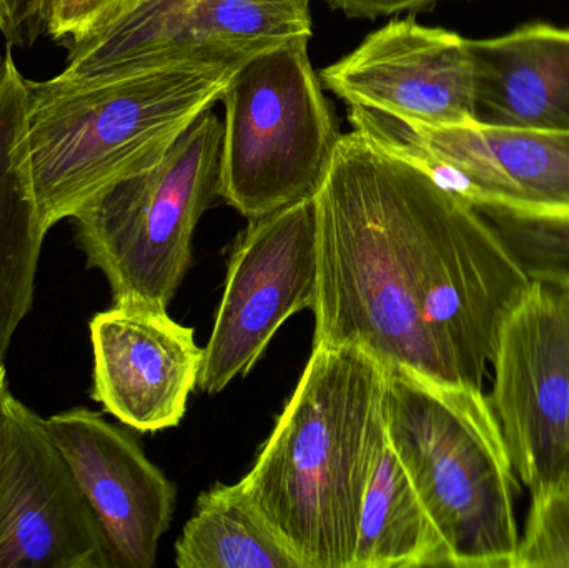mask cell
Listing matches in <instances>:
<instances>
[{"label": "cell", "mask_w": 569, "mask_h": 568, "mask_svg": "<svg viewBox=\"0 0 569 568\" xmlns=\"http://www.w3.org/2000/svg\"><path fill=\"white\" fill-rule=\"evenodd\" d=\"M491 409L531 496L569 482V287L531 280L498 330Z\"/></svg>", "instance_id": "cell-8"}, {"label": "cell", "mask_w": 569, "mask_h": 568, "mask_svg": "<svg viewBox=\"0 0 569 568\" xmlns=\"http://www.w3.org/2000/svg\"><path fill=\"white\" fill-rule=\"evenodd\" d=\"M468 49L478 123L569 133V29L530 23Z\"/></svg>", "instance_id": "cell-15"}, {"label": "cell", "mask_w": 569, "mask_h": 568, "mask_svg": "<svg viewBox=\"0 0 569 568\" xmlns=\"http://www.w3.org/2000/svg\"><path fill=\"white\" fill-rule=\"evenodd\" d=\"M317 296L315 199L249 220L227 266L197 387L216 396L237 377L249 376L280 327L295 313L313 309Z\"/></svg>", "instance_id": "cell-10"}, {"label": "cell", "mask_w": 569, "mask_h": 568, "mask_svg": "<svg viewBox=\"0 0 569 568\" xmlns=\"http://www.w3.org/2000/svg\"><path fill=\"white\" fill-rule=\"evenodd\" d=\"M179 568H301L242 484H216L197 499L176 544Z\"/></svg>", "instance_id": "cell-18"}, {"label": "cell", "mask_w": 569, "mask_h": 568, "mask_svg": "<svg viewBox=\"0 0 569 568\" xmlns=\"http://www.w3.org/2000/svg\"><path fill=\"white\" fill-rule=\"evenodd\" d=\"M223 122L199 117L152 166L117 180L72 217L87 267L106 277L113 302L169 309L192 267L193 233L219 197Z\"/></svg>", "instance_id": "cell-5"}, {"label": "cell", "mask_w": 569, "mask_h": 568, "mask_svg": "<svg viewBox=\"0 0 569 568\" xmlns=\"http://www.w3.org/2000/svg\"><path fill=\"white\" fill-rule=\"evenodd\" d=\"M569 568V482L531 496L513 568Z\"/></svg>", "instance_id": "cell-20"}, {"label": "cell", "mask_w": 569, "mask_h": 568, "mask_svg": "<svg viewBox=\"0 0 569 568\" xmlns=\"http://www.w3.org/2000/svg\"><path fill=\"white\" fill-rule=\"evenodd\" d=\"M137 0H49L47 37L70 43L109 23Z\"/></svg>", "instance_id": "cell-21"}, {"label": "cell", "mask_w": 569, "mask_h": 568, "mask_svg": "<svg viewBox=\"0 0 569 568\" xmlns=\"http://www.w3.org/2000/svg\"><path fill=\"white\" fill-rule=\"evenodd\" d=\"M385 426L448 567L513 568L517 474L483 390L388 369Z\"/></svg>", "instance_id": "cell-4"}, {"label": "cell", "mask_w": 569, "mask_h": 568, "mask_svg": "<svg viewBox=\"0 0 569 568\" xmlns=\"http://www.w3.org/2000/svg\"><path fill=\"white\" fill-rule=\"evenodd\" d=\"M331 10L350 19L375 20L380 17L400 16L405 12H421L443 0H323Z\"/></svg>", "instance_id": "cell-23"}, {"label": "cell", "mask_w": 569, "mask_h": 568, "mask_svg": "<svg viewBox=\"0 0 569 568\" xmlns=\"http://www.w3.org/2000/svg\"><path fill=\"white\" fill-rule=\"evenodd\" d=\"M348 119L353 130L473 206L569 213V133L478 122L408 126L363 107H348Z\"/></svg>", "instance_id": "cell-9"}, {"label": "cell", "mask_w": 569, "mask_h": 568, "mask_svg": "<svg viewBox=\"0 0 569 568\" xmlns=\"http://www.w3.org/2000/svg\"><path fill=\"white\" fill-rule=\"evenodd\" d=\"M311 37L310 0H137L67 43L60 76L97 80L170 67L240 66Z\"/></svg>", "instance_id": "cell-7"}, {"label": "cell", "mask_w": 569, "mask_h": 568, "mask_svg": "<svg viewBox=\"0 0 569 568\" xmlns=\"http://www.w3.org/2000/svg\"><path fill=\"white\" fill-rule=\"evenodd\" d=\"M388 367L353 346H313L240 480L301 568H351L368 482L387 437Z\"/></svg>", "instance_id": "cell-2"}, {"label": "cell", "mask_w": 569, "mask_h": 568, "mask_svg": "<svg viewBox=\"0 0 569 568\" xmlns=\"http://www.w3.org/2000/svg\"><path fill=\"white\" fill-rule=\"evenodd\" d=\"M320 80L348 107L378 110L408 126L477 122L468 39L413 17L368 33L357 49L325 67Z\"/></svg>", "instance_id": "cell-12"}, {"label": "cell", "mask_w": 569, "mask_h": 568, "mask_svg": "<svg viewBox=\"0 0 569 568\" xmlns=\"http://www.w3.org/2000/svg\"><path fill=\"white\" fill-rule=\"evenodd\" d=\"M233 72L183 66L97 80L26 79L23 159L46 232L156 163L222 99Z\"/></svg>", "instance_id": "cell-3"}, {"label": "cell", "mask_w": 569, "mask_h": 568, "mask_svg": "<svg viewBox=\"0 0 569 568\" xmlns=\"http://www.w3.org/2000/svg\"><path fill=\"white\" fill-rule=\"evenodd\" d=\"M106 547L109 568H152L176 510V486L136 437L93 410L47 419Z\"/></svg>", "instance_id": "cell-13"}, {"label": "cell", "mask_w": 569, "mask_h": 568, "mask_svg": "<svg viewBox=\"0 0 569 568\" xmlns=\"http://www.w3.org/2000/svg\"><path fill=\"white\" fill-rule=\"evenodd\" d=\"M313 346L483 390L530 277L473 203L351 130L315 197Z\"/></svg>", "instance_id": "cell-1"}, {"label": "cell", "mask_w": 569, "mask_h": 568, "mask_svg": "<svg viewBox=\"0 0 569 568\" xmlns=\"http://www.w3.org/2000/svg\"><path fill=\"white\" fill-rule=\"evenodd\" d=\"M9 393V379H7L6 367H2V369H0V407H2L3 400H6Z\"/></svg>", "instance_id": "cell-24"}, {"label": "cell", "mask_w": 569, "mask_h": 568, "mask_svg": "<svg viewBox=\"0 0 569 568\" xmlns=\"http://www.w3.org/2000/svg\"><path fill=\"white\" fill-rule=\"evenodd\" d=\"M448 567L440 536L388 436L368 482L351 568Z\"/></svg>", "instance_id": "cell-17"}, {"label": "cell", "mask_w": 569, "mask_h": 568, "mask_svg": "<svg viewBox=\"0 0 569 568\" xmlns=\"http://www.w3.org/2000/svg\"><path fill=\"white\" fill-rule=\"evenodd\" d=\"M530 280L569 287V213L523 212L497 203H478Z\"/></svg>", "instance_id": "cell-19"}, {"label": "cell", "mask_w": 569, "mask_h": 568, "mask_svg": "<svg viewBox=\"0 0 569 568\" xmlns=\"http://www.w3.org/2000/svg\"><path fill=\"white\" fill-rule=\"evenodd\" d=\"M90 342L92 397L107 413L143 434L182 422L202 367L196 330L167 307L126 299L90 320Z\"/></svg>", "instance_id": "cell-14"}, {"label": "cell", "mask_w": 569, "mask_h": 568, "mask_svg": "<svg viewBox=\"0 0 569 568\" xmlns=\"http://www.w3.org/2000/svg\"><path fill=\"white\" fill-rule=\"evenodd\" d=\"M49 0H0V36L9 47H29L47 33Z\"/></svg>", "instance_id": "cell-22"}, {"label": "cell", "mask_w": 569, "mask_h": 568, "mask_svg": "<svg viewBox=\"0 0 569 568\" xmlns=\"http://www.w3.org/2000/svg\"><path fill=\"white\" fill-rule=\"evenodd\" d=\"M0 568H109L47 419L12 393L0 407Z\"/></svg>", "instance_id": "cell-11"}, {"label": "cell", "mask_w": 569, "mask_h": 568, "mask_svg": "<svg viewBox=\"0 0 569 568\" xmlns=\"http://www.w3.org/2000/svg\"><path fill=\"white\" fill-rule=\"evenodd\" d=\"M220 189L247 220L317 197L341 133L320 77L297 39L247 60L222 93Z\"/></svg>", "instance_id": "cell-6"}, {"label": "cell", "mask_w": 569, "mask_h": 568, "mask_svg": "<svg viewBox=\"0 0 569 568\" xmlns=\"http://www.w3.org/2000/svg\"><path fill=\"white\" fill-rule=\"evenodd\" d=\"M26 77L12 53L0 56V369L32 309L47 232L23 159Z\"/></svg>", "instance_id": "cell-16"}]
</instances>
